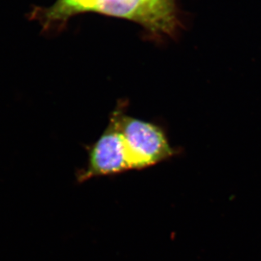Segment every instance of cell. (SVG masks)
<instances>
[{"label": "cell", "mask_w": 261, "mask_h": 261, "mask_svg": "<svg viewBox=\"0 0 261 261\" xmlns=\"http://www.w3.org/2000/svg\"><path fill=\"white\" fill-rule=\"evenodd\" d=\"M125 144L130 169H143L173 155L165 135L158 126L115 112Z\"/></svg>", "instance_id": "obj_1"}, {"label": "cell", "mask_w": 261, "mask_h": 261, "mask_svg": "<svg viewBox=\"0 0 261 261\" xmlns=\"http://www.w3.org/2000/svg\"><path fill=\"white\" fill-rule=\"evenodd\" d=\"M91 12L132 20L154 34L173 35L178 25L175 0H96Z\"/></svg>", "instance_id": "obj_2"}, {"label": "cell", "mask_w": 261, "mask_h": 261, "mask_svg": "<svg viewBox=\"0 0 261 261\" xmlns=\"http://www.w3.org/2000/svg\"><path fill=\"white\" fill-rule=\"evenodd\" d=\"M129 169L125 144L114 115L108 128L91 148L87 169L80 175L79 179L85 181Z\"/></svg>", "instance_id": "obj_3"}, {"label": "cell", "mask_w": 261, "mask_h": 261, "mask_svg": "<svg viewBox=\"0 0 261 261\" xmlns=\"http://www.w3.org/2000/svg\"><path fill=\"white\" fill-rule=\"evenodd\" d=\"M96 0H58L42 13L46 22H60L81 13L91 12Z\"/></svg>", "instance_id": "obj_4"}]
</instances>
